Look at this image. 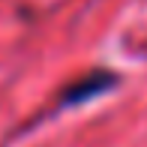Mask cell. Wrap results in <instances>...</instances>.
<instances>
[{"instance_id":"1","label":"cell","mask_w":147,"mask_h":147,"mask_svg":"<svg viewBox=\"0 0 147 147\" xmlns=\"http://www.w3.org/2000/svg\"><path fill=\"white\" fill-rule=\"evenodd\" d=\"M114 84H117V75H114V72H108V69H93V72H87V75L75 78L69 87L60 93V105H81V102H87V99L99 96V93L111 90Z\"/></svg>"}]
</instances>
